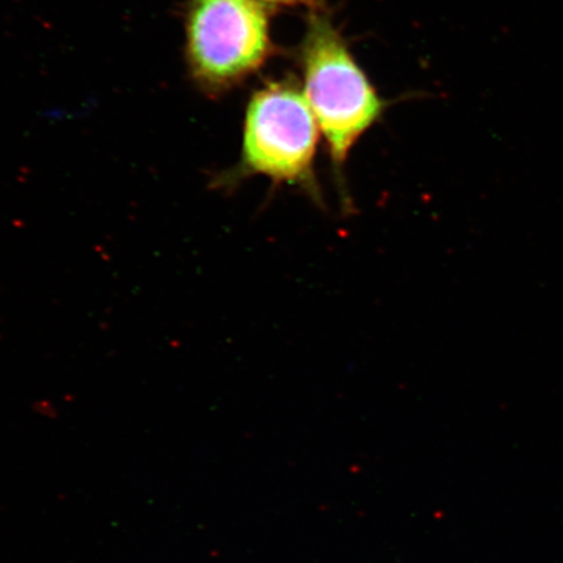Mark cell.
<instances>
[{"label":"cell","instance_id":"3","mask_svg":"<svg viewBox=\"0 0 563 563\" xmlns=\"http://www.w3.org/2000/svg\"><path fill=\"white\" fill-rule=\"evenodd\" d=\"M187 37L192 73L210 88L241 81L271 52L269 23L257 0H195Z\"/></svg>","mask_w":563,"mask_h":563},{"label":"cell","instance_id":"1","mask_svg":"<svg viewBox=\"0 0 563 563\" xmlns=\"http://www.w3.org/2000/svg\"><path fill=\"white\" fill-rule=\"evenodd\" d=\"M319 133L306 96L290 84H271L252 97L246 110L241 164L214 187L230 192L243 179L262 175L274 185L300 188L325 208L314 174Z\"/></svg>","mask_w":563,"mask_h":563},{"label":"cell","instance_id":"4","mask_svg":"<svg viewBox=\"0 0 563 563\" xmlns=\"http://www.w3.org/2000/svg\"><path fill=\"white\" fill-rule=\"evenodd\" d=\"M257 2L274 5H316L319 0H257Z\"/></svg>","mask_w":563,"mask_h":563},{"label":"cell","instance_id":"2","mask_svg":"<svg viewBox=\"0 0 563 563\" xmlns=\"http://www.w3.org/2000/svg\"><path fill=\"white\" fill-rule=\"evenodd\" d=\"M306 100L327 140L338 174L383 102L325 18L313 16L302 45Z\"/></svg>","mask_w":563,"mask_h":563}]
</instances>
